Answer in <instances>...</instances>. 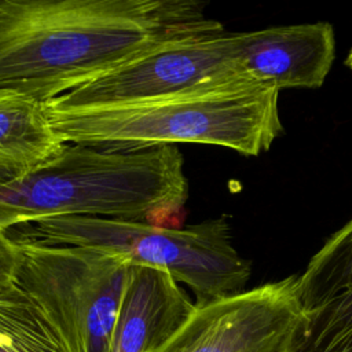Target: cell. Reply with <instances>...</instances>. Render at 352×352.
I'll list each match as a JSON object with an SVG mask.
<instances>
[{"mask_svg": "<svg viewBox=\"0 0 352 352\" xmlns=\"http://www.w3.org/2000/svg\"><path fill=\"white\" fill-rule=\"evenodd\" d=\"M219 30L195 0H0V89L48 103L158 45Z\"/></svg>", "mask_w": 352, "mask_h": 352, "instance_id": "cell-1", "label": "cell"}, {"mask_svg": "<svg viewBox=\"0 0 352 352\" xmlns=\"http://www.w3.org/2000/svg\"><path fill=\"white\" fill-rule=\"evenodd\" d=\"M187 198L177 146L113 150L66 144L44 165L0 184V230L67 216L166 226L182 214Z\"/></svg>", "mask_w": 352, "mask_h": 352, "instance_id": "cell-2", "label": "cell"}, {"mask_svg": "<svg viewBox=\"0 0 352 352\" xmlns=\"http://www.w3.org/2000/svg\"><path fill=\"white\" fill-rule=\"evenodd\" d=\"M47 111L66 144L113 150L198 143L258 155L283 132L279 91L245 74L143 102Z\"/></svg>", "mask_w": 352, "mask_h": 352, "instance_id": "cell-3", "label": "cell"}, {"mask_svg": "<svg viewBox=\"0 0 352 352\" xmlns=\"http://www.w3.org/2000/svg\"><path fill=\"white\" fill-rule=\"evenodd\" d=\"M7 232L16 242L92 248L118 254L133 265L164 270L194 292L195 305L243 292L252 274V263L232 245L226 216L183 228L67 216L19 224Z\"/></svg>", "mask_w": 352, "mask_h": 352, "instance_id": "cell-4", "label": "cell"}, {"mask_svg": "<svg viewBox=\"0 0 352 352\" xmlns=\"http://www.w3.org/2000/svg\"><path fill=\"white\" fill-rule=\"evenodd\" d=\"M15 285L47 315L69 352H109L131 263L84 246L18 242Z\"/></svg>", "mask_w": 352, "mask_h": 352, "instance_id": "cell-5", "label": "cell"}, {"mask_svg": "<svg viewBox=\"0 0 352 352\" xmlns=\"http://www.w3.org/2000/svg\"><path fill=\"white\" fill-rule=\"evenodd\" d=\"M239 74L243 72L236 32L219 30L158 45L45 106L51 110H82L126 104L176 95Z\"/></svg>", "mask_w": 352, "mask_h": 352, "instance_id": "cell-6", "label": "cell"}, {"mask_svg": "<svg viewBox=\"0 0 352 352\" xmlns=\"http://www.w3.org/2000/svg\"><path fill=\"white\" fill-rule=\"evenodd\" d=\"M304 319L297 275L195 305L155 352H289Z\"/></svg>", "mask_w": 352, "mask_h": 352, "instance_id": "cell-7", "label": "cell"}, {"mask_svg": "<svg viewBox=\"0 0 352 352\" xmlns=\"http://www.w3.org/2000/svg\"><path fill=\"white\" fill-rule=\"evenodd\" d=\"M239 65L248 77L274 88H319L336 58L334 29L327 22L236 32Z\"/></svg>", "mask_w": 352, "mask_h": 352, "instance_id": "cell-8", "label": "cell"}, {"mask_svg": "<svg viewBox=\"0 0 352 352\" xmlns=\"http://www.w3.org/2000/svg\"><path fill=\"white\" fill-rule=\"evenodd\" d=\"M195 308L187 293L164 270L129 267L109 352H155Z\"/></svg>", "mask_w": 352, "mask_h": 352, "instance_id": "cell-9", "label": "cell"}, {"mask_svg": "<svg viewBox=\"0 0 352 352\" xmlns=\"http://www.w3.org/2000/svg\"><path fill=\"white\" fill-rule=\"evenodd\" d=\"M66 143L54 129L45 103L0 89V165L23 175L56 157Z\"/></svg>", "mask_w": 352, "mask_h": 352, "instance_id": "cell-10", "label": "cell"}, {"mask_svg": "<svg viewBox=\"0 0 352 352\" xmlns=\"http://www.w3.org/2000/svg\"><path fill=\"white\" fill-rule=\"evenodd\" d=\"M0 352H69L43 309L15 283L0 292Z\"/></svg>", "mask_w": 352, "mask_h": 352, "instance_id": "cell-11", "label": "cell"}, {"mask_svg": "<svg viewBox=\"0 0 352 352\" xmlns=\"http://www.w3.org/2000/svg\"><path fill=\"white\" fill-rule=\"evenodd\" d=\"M352 285V217L309 258L297 276L304 312H309Z\"/></svg>", "mask_w": 352, "mask_h": 352, "instance_id": "cell-12", "label": "cell"}, {"mask_svg": "<svg viewBox=\"0 0 352 352\" xmlns=\"http://www.w3.org/2000/svg\"><path fill=\"white\" fill-rule=\"evenodd\" d=\"M289 352H352V285L304 312Z\"/></svg>", "mask_w": 352, "mask_h": 352, "instance_id": "cell-13", "label": "cell"}, {"mask_svg": "<svg viewBox=\"0 0 352 352\" xmlns=\"http://www.w3.org/2000/svg\"><path fill=\"white\" fill-rule=\"evenodd\" d=\"M23 173L16 170V169H12V168H8V166H4V165H0V184H6V183H10L18 177H21Z\"/></svg>", "mask_w": 352, "mask_h": 352, "instance_id": "cell-14", "label": "cell"}, {"mask_svg": "<svg viewBox=\"0 0 352 352\" xmlns=\"http://www.w3.org/2000/svg\"><path fill=\"white\" fill-rule=\"evenodd\" d=\"M345 65L352 70V48L349 50L348 55H346V59H345Z\"/></svg>", "mask_w": 352, "mask_h": 352, "instance_id": "cell-15", "label": "cell"}]
</instances>
